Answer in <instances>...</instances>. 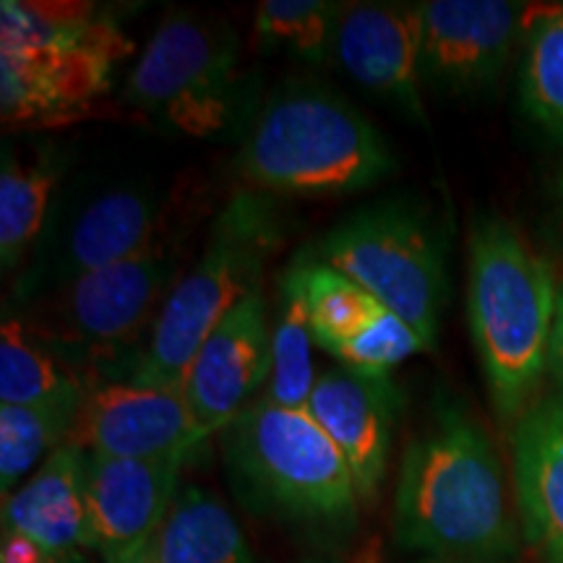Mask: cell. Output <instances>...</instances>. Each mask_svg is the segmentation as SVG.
Wrapping results in <instances>:
<instances>
[{
	"label": "cell",
	"mask_w": 563,
	"mask_h": 563,
	"mask_svg": "<svg viewBox=\"0 0 563 563\" xmlns=\"http://www.w3.org/2000/svg\"><path fill=\"white\" fill-rule=\"evenodd\" d=\"M194 456L89 454L87 501L95 553L102 563L150 543L178 498L180 473Z\"/></svg>",
	"instance_id": "obj_16"
},
{
	"label": "cell",
	"mask_w": 563,
	"mask_h": 563,
	"mask_svg": "<svg viewBox=\"0 0 563 563\" xmlns=\"http://www.w3.org/2000/svg\"><path fill=\"white\" fill-rule=\"evenodd\" d=\"M422 5V81L449 95L490 89L522 40L527 5L509 0H428Z\"/></svg>",
	"instance_id": "obj_11"
},
{
	"label": "cell",
	"mask_w": 563,
	"mask_h": 563,
	"mask_svg": "<svg viewBox=\"0 0 563 563\" xmlns=\"http://www.w3.org/2000/svg\"><path fill=\"white\" fill-rule=\"evenodd\" d=\"M514 488L522 532L551 563H563V397L538 399L511 433Z\"/></svg>",
	"instance_id": "obj_17"
},
{
	"label": "cell",
	"mask_w": 563,
	"mask_h": 563,
	"mask_svg": "<svg viewBox=\"0 0 563 563\" xmlns=\"http://www.w3.org/2000/svg\"><path fill=\"white\" fill-rule=\"evenodd\" d=\"M84 391L40 405H0V488L5 496L16 490L21 477L68 443Z\"/></svg>",
	"instance_id": "obj_23"
},
{
	"label": "cell",
	"mask_w": 563,
	"mask_h": 563,
	"mask_svg": "<svg viewBox=\"0 0 563 563\" xmlns=\"http://www.w3.org/2000/svg\"><path fill=\"white\" fill-rule=\"evenodd\" d=\"M551 264L517 224L485 214L470 232L467 313L493 410L504 422L538 402L555 319Z\"/></svg>",
	"instance_id": "obj_2"
},
{
	"label": "cell",
	"mask_w": 563,
	"mask_h": 563,
	"mask_svg": "<svg viewBox=\"0 0 563 563\" xmlns=\"http://www.w3.org/2000/svg\"><path fill=\"white\" fill-rule=\"evenodd\" d=\"M0 563H89V559L87 553H53L24 534L3 532Z\"/></svg>",
	"instance_id": "obj_26"
},
{
	"label": "cell",
	"mask_w": 563,
	"mask_h": 563,
	"mask_svg": "<svg viewBox=\"0 0 563 563\" xmlns=\"http://www.w3.org/2000/svg\"><path fill=\"white\" fill-rule=\"evenodd\" d=\"M313 344L300 262L292 258L277 282L272 313V373L262 394L266 402L287 410H308L319 382L313 368Z\"/></svg>",
	"instance_id": "obj_21"
},
{
	"label": "cell",
	"mask_w": 563,
	"mask_h": 563,
	"mask_svg": "<svg viewBox=\"0 0 563 563\" xmlns=\"http://www.w3.org/2000/svg\"><path fill=\"white\" fill-rule=\"evenodd\" d=\"M418 563H506V561H470V559H422Z\"/></svg>",
	"instance_id": "obj_29"
},
{
	"label": "cell",
	"mask_w": 563,
	"mask_h": 563,
	"mask_svg": "<svg viewBox=\"0 0 563 563\" xmlns=\"http://www.w3.org/2000/svg\"><path fill=\"white\" fill-rule=\"evenodd\" d=\"M87 382L55 355L24 321L5 316L0 327V405H40L84 391Z\"/></svg>",
	"instance_id": "obj_24"
},
{
	"label": "cell",
	"mask_w": 563,
	"mask_h": 563,
	"mask_svg": "<svg viewBox=\"0 0 563 563\" xmlns=\"http://www.w3.org/2000/svg\"><path fill=\"white\" fill-rule=\"evenodd\" d=\"M272 373V316L264 287L238 302L196 352L183 391L203 428L222 433L256 402Z\"/></svg>",
	"instance_id": "obj_13"
},
{
	"label": "cell",
	"mask_w": 563,
	"mask_h": 563,
	"mask_svg": "<svg viewBox=\"0 0 563 563\" xmlns=\"http://www.w3.org/2000/svg\"><path fill=\"white\" fill-rule=\"evenodd\" d=\"M63 159L51 150L34 162H21L16 150H3L0 165V266L16 272L37 245L53 209Z\"/></svg>",
	"instance_id": "obj_20"
},
{
	"label": "cell",
	"mask_w": 563,
	"mask_h": 563,
	"mask_svg": "<svg viewBox=\"0 0 563 563\" xmlns=\"http://www.w3.org/2000/svg\"><path fill=\"white\" fill-rule=\"evenodd\" d=\"M342 5L329 0H264L253 16V37L266 51L321 66L334 58Z\"/></svg>",
	"instance_id": "obj_25"
},
{
	"label": "cell",
	"mask_w": 563,
	"mask_h": 563,
	"mask_svg": "<svg viewBox=\"0 0 563 563\" xmlns=\"http://www.w3.org/2000/svg\"><path fill=\"white\" fill-rule=\"evenodd\" d=\"M501 456L467 407L435 405L405 446L394 490V538L428 559L506 561L519 525Z\"/></svg>",
	"instance_id": "obj_1"
},
{
	"label": "cell",
	"mask_w": 563,
	"mask_h": 563,
	"mask_svg": "<svg viewBox=\"0 0 563 563\" xmlns=\"http://www.w3.org/2000/svg\"><path fill=\"white\" fill-rule=\"evenodd\" d=\"M165 211V199L146 183H110L60 196L16 282V298H47L84 274L152 249L162 241Z\"/></svg>",
	"instance_id": "obj_8"
},
{
	"label": "cell",
	"mask_w": 563,
	"mask_h": 563,
	"mask_svg": "<svg viewBox=\"0 0 563 563\" xmlns=\"http://www.w3.org/2000/svg\"><path fill=\"white\" fill-rule=\"evenodd\" d=\"M238 37L222 19L175 11L141 51L125 79V100L194 139L228 129L241 84Z\"/></svg>",
	"instance_id": "obj_7"
},
{
	"label": "cell",
	"mask_w": 563,
	"mask_h": 563,
	"mask_svg": "<svg viewBox=\"0 0 563 563\" xmlns=\"http://www.w3.org/2000/svg\"><path fill=\"white\" fill-rule=\"evenodd\" d=\"M209 435L180 386L133 378L87 382L68 443L104 456H196Z\"/></svg>",
	"instance_id": "obj_10"
},
{
	"label": "cell",
	"mask_w": 563,
	"mask_h": 563,
	"mask_svg": "<svg viewBox=\"0 0 563 563\" xmlns=\"http://www.w3.org/2000/svg\"><path fill=\"white\" fill-rule=\"evenodd\" d=\"M548 376L555 384V394L563 397V285H559V298H555V319L551 352H548Z\"/></svg>",
	"instance_id": "obj_27"
},
{
	"label": "cell",
	"mask_w": 563,
	"mask_h": 563,
	"mask_svg": "<svg viewBox=\"0 0 563 563\" xmlns=\"http://www.w3.org/2000/svg\"><path fill=\"white\" fill-rule=\"evenodd\" d=\"M298 262L313 342L336 363L391 373L418 352H428L420 336L361 285L319 258L298 256Z\"/></svg>",
	"instance_id": "obj_12"
},
{
	"label": "cell",
	"mask_w": 563,
	"mask_h": 563,
	"mask_svg": "<svg viewBox=\"0 0 563 563\" xmlns=\"http://www.w3.org/2000/svg\"><path fill=\"white\" fill-rule=\"evenodd\" d=\"M241 173L262 194L342 196L378 186L394 170L382 131L332 89L279 87L245 139Z\"/></svg>",
	"instance_id": "obj_4"
},
{
	"label": "cell",
	"mask_w": 563,
	"mask_h": 563,
	"mask_svg": "<svg viewBox=\"0 0 563 563\" xmlns=\"http://www.w3.org/2000/svg\"><path fill=\"white\" fill-rule=\"evenodd\" d=\"M402 407L405 394L391 373L336 365L316 382L308 412L347 460L363 506L378 501Z\"/></svg>",
	"instance_id": "obj_14"
},
{
	"label": "cell",
	"mask_w": 563,
	"mask_h": 563,
	"mask_svg": "<svg viewBox=\"0 0 563 563\" xmlns=\"http://www.w3.org/2000/svg\"><path fill=\"white\" fill-rule=\"evenodd\" d=\"M302 563H332V561H321V559H311V561H302Z\"/></svg>",
	"instance_id": "obj_31"
},
{
	"label": "cell",
	"mask_w": 563,
	"mask_h": 563,
	"mask_svg": "<svg viewBox=\"0 0 563 563\" xmlns=\"http://www.w3.org/2000/svg\"><path fill=\"white\" fill-rule=\"evenodd\" d=\"M519 102L525 115L563 146V3L527 5Z\"/></svg>",
	"instance_id": "obj_22"
},
{
	"label": "cell",
	"mask_w": 563,
	"mask_h": 563,
	"mask_svg": "<svg viewBox=\"0 0 563 563\" xmlns=\"http://www.w3.org/2000/svg\"><path fill=\"white\" fill-rule=\"evenodd\" d=\"M238 501L253 514L316 534H347L361 496L350 464L308 410L258 397L220 433Z\"/></svg>",
	"instance_id": "obj_3"
},
{
	"label": "cell",
	"mask_w": 563,
	"mask_h": 563,
	"mask_svg": "<svg viewBox=\"0 0 563 563\" xmlns=\"http://www.w3.org/2000/svg\"><path fill=\"white\" fill-rule=\"evenodd\" d=\"M555 196H559V203L563 209V170L559 173V178H555Z\"/></svg>",
	"instance_id": "obj_30"
},
{
	"label": "cell",
	"mask_w": 563,
	"mask_h": 563,
	"mask_svg": "<svg viewBox=\"0 0 563 563\" xmlns=\"http://www.w3.org/2000/svg\"><path fill=\"white\" fill-rule=\"evenodd\" d=\"M112 563H162V561L157 551H154V540H150V543L133 548V551L121 555V559H115Z\"/></svg>",
	"instance_id": "obj_28"
},
{
	"label": "cell",
	"mask_w": 563,
	"mask_h": 563,
	"mask_svg": "<svg viewBox=\"0 0 563 563\" xmlns=\"http://www.w3.org/2000/svg\"><path fill=\"white\" fill-rule=\"evenodd\" d=\"M180 269V256L173 243L162 238L152 249L110 264L104 269L89 272L63 287L51 300L53 340H58L63 355L81 352L95 357L118 355L154 327L173 292L175 274Z\"/></svg>",
	"instance_id": "obj_9"
},
{
	"label": "cell",
	"mask_w": 563,
	"mask_h": 563,
	"mask_svg": "<svg viewBox=\"0 0 563 563\" xmlns=\"http://www.w3.org/2000/svg\"><path fill=\"white\" fill-rule=\"evenodd\" d=\"M282 238V214L269 194L256 188L232 194L211 222L199 262L167 295L129 378L183 389L203 340L238 302L262 290L266 262L279 251Z\"/></svg>",
	"instance_id": "obj_5"
},
{
	"label": "cell",
	"mask_w": 563,
	"mask_h": 563,
	"mask_svg": "<svg viewBox=\"0 0 563 563\" xmlns=\"http://www.w3.org/2000/svg\"><path fill=\"white\" fill-rule=\"evenodd\" d=\"M422 5L344 3L334 60L361 87L386 97L415 123L426 125L422 104Z\"/></svg>",
	"instance_id": "obj_15"
},
{
	"label": "cell",
	"mask_w": 563,
	"mask_h": 563,
	"mask_svg": "<svg viewBox=\"0 0 563 563\" xmlns=\"http://www.w3.org/2000/svg\"><path fill=\"white\" fill-rule=\"evenodd\" d=\"M89 454L63 443L3 501V532L24 534L53 553L95 551L87 501Z\"/></svg>",
	"instance_id": "obj_18"
},
{
	"label": "cell",
	"mask_w": 563,
	"mask_h": 563,
	"mask_svg": "<svg viewBox=\"0 0 563 563\" xmlns=\"http://www.w3.org/2000/svg\"><path fill=\"white\" fill-rule=\"evenodd\" d=\"M162 563H256L241 522L207 488L188 485L154 534Z\"/></svg>",
	"instance_id": "obj_19"
},
{
	"label": "cell",
	"mask_w": 563,
	"mask_h": 563,
	"mask_svg": "<svg viewBox=\"0 0 563 563\" xmlns=\"http://www.w3.org/2000/svg\"><path fill=\"white\" fill-rule=\"evenodd\" d=\"M321 264L368 290L435 350L446 302V235L428 207L394 199L357 209L319 243Z\"/></svg>",
	"instance_id": "obj_6"
}]
</instances>
